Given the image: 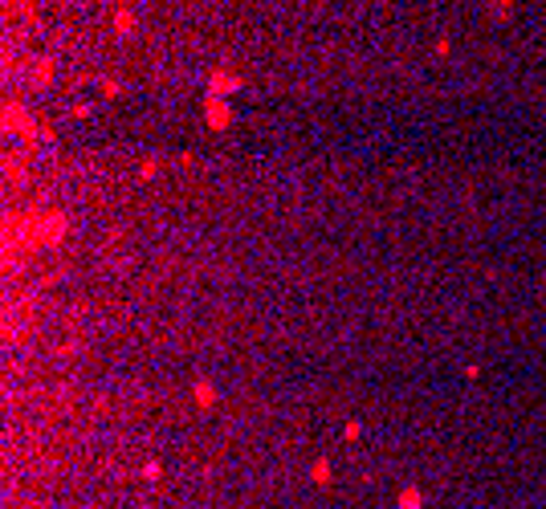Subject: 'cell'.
Returning a JSON list of instances; mask_svg holds the SVG:
<instances>
[{
	"mask_svg": "<svg viewBox=\"0 0 546 509\" xmlns=\"http://www.w3.org/2000/svg\"><path fill=\"white\" fill-rule=\"evenodd\" d=\"M135 25H139V21H135V8H119V12H114V33H119V37L135 33Z\"/></svg>",
	"mask_w": 546,
	"mask_h": 509,
	"instance_id": "cell-3",
	"label": "cell"
},
{
	"mask_svg": "<svg viewBox=\"0 0 546 509\" xmlns=\"http://www.w3.org/2000/svg\"><path fill=\"white\" fill-rule=\"evenodd\" d=\"M49 74H53V57H41L37 70H33V78H37V82H49Z\"/></svg>",
	"mask_w": 546,
	"mask_h": 509,
	"instance_id": "cell-4",
	"label": "cell"
},
{
	"mask_svg": "<svg viewBox=\"0 0 546 509\" xmlns=\"http://www.w3.org/2000/svg\"><path fill=\"white\" fill-rule=\"evenodd\" d=\"M236 86H240V78H236L233 70H216V74H212V98H221V94H233Z\"/></svg>",
	"mask_w": 546,
	"mask_h": 509,
	"instance_id": "cell-1",
	"label": "cell"
},
{
	"mask_svg": "<svg viewBox=\"0 0 546 509\" xmlns=\"http://www.w3.org/2000/svg\"><path fill=\"white\" fill-rule=\"evenodd\" d=\"M229 118H233V110H229L221 98H208V122H212V127H229Z\"/></svg>",
	"mask_w": 546,
	"mask_h": 509,
	"instance_id": "cell-2",
	"label": "cell"
},
{
	"mask_svg": "<svg viewBox=\"0 0 546 509\" xmlns=\"http://www.w3.org/2000/svg\"><path fill=\"white\" fill-rule=\"evenodd\" d=\"M514 4H518V0H489V12H493V16H510Z\"/></svg>",
	"mask_w": 546,
	"mask_h": 509,
	"instance_id": "cell-5",
	"label": "cell"
}]
</instances>
